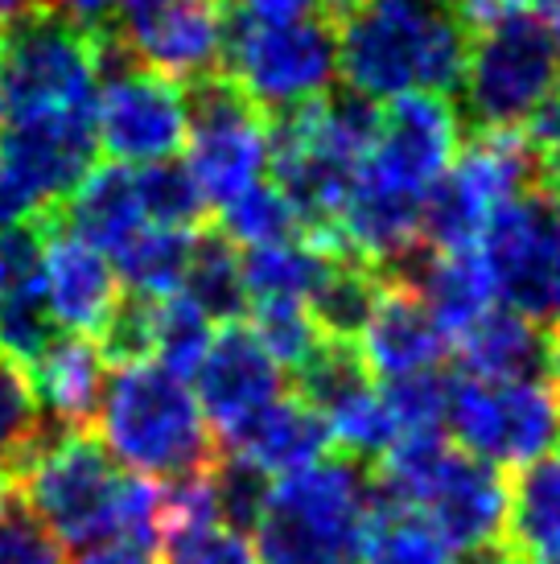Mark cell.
Wrapping results in <instances>:
<instances>
[{
    "label": "cell",
    "instance_id": "74e56055",
    "mask_svg": "<svg viewBox=\"0 0 560 564\" xmlns=\"http://www.w3.org/2000/svg\"><path fill=\"white\" fill-rule=\"evenodd\" d=\"M450 379L441 367L429 371H412L400 379H384V408L391 412V421L400 433H429L445 424V404H450Z\"/></svg>",
    "mask_w": 560,
    "mask_h": 564
},
{
    "label": "cell",
    "instance_id": "ffe728a7",
    "mask_svg": "<svg viewBox=\"0 0 560 564\" xmlns=\"http://www.w3.org/2000/svg\"><path fill=\"white\" fill-rule=\"evenodd\" d=\"M462 376L483 383H548L552 329L511 310H486L457 338Z\"/></svg>",
    "mask_w": 560,
    "mask_h": 564
},
{
    "label": "cell",
    "instance_id": "f5cc1de1",
    "mask_svg": "<svg viewBox=\"0 0 560 564\" xmlns=\"http://www.w3.org/2000/svg\"><path fill=\"white\" fill-rule=\"evenodd\" d=\"M531 564H560V552L557 556H540V561H531Z\"/></svg>",
    "mask_w": 560,
    "mask_h": 564
},
{
    "label": "cell",
    "instance_id": "d6986e66",
    "mask_svg": "<svg viewBox=\"0 0 560 564\" xmlns=\"http://www.w3.org/2000/svg\"><path fill=\"white\" fill-rule=\"evenodd\" d=\"M50 223H54V236L66 231L71 239L104 251V256L108 251L116 256L140 227H149L137 198V177L128 165H116V161L91 165L87 177L58 203Z\"/></svg>",
    "mask_w": 560,
    "mask_h": 564
},
{
    "label": "cell",
    "instance_id": "e575fe53",
    "mask_svg": "<svg viewBox=\"0 0 560 564\" xmlns=\"http://www.w3.org/2000/svg\"><path fill=\"white\" fill-rule=\"evenodd\" d=\"M206 482H211V502H215L218 528L248 535L260 523L268 490H272V474H265L260 466L244 462V457L215 449V462L206 466Z\"/></svg>",
    "mask_w": 560,
    "mask_h": 564
},
{
    "label": "cell",
    "instance_id": "1f68e13d",
    "mask_svg": "<svg viewBox=\"0 0 560 564\" xmlns=\"http://www.w3.org/2000/svg\"><path fill=\"white\" fill-rule=\"evenodd\" d=\"M137 177V198L144 210V223L153 227H170V231H198L206 219V198L194 186V177L182 161H149L140 165Z\"/></svg>",
    "mask_w": 560,
    "mask_h": 564
},
{
    "label": "cell",
    "instance_id": "ba28073f",
    "mask_svg": "<svg viewBox=\"0 0 560 564\" xmlns=\"http://www.w3.org/2000/svg\"><path fill=\"white\" fill-rule=\"evenodd\" d=\"M445 429L453 449L495 470H519L560 449V395L552 383H483L453 376Z\"/></svg>",
    "mask_w": 560,
    "mask_h": 564
},
{
    "label": "cell",
    "instance_id": "ab89813d",
    "mask_svg": "<svg viewBox=\"0 0 560 564\" xmlns=\"http://www.w3.org/2000/svg\"><path fill=\"white\" fill-rule=\"evenodd\" d=\"M0 564H71L63 544L17 495L0 511Z\"/></svg>",
    "mask_w": 560,
    "mask_h": 564
},
{
    "label": "cell",
    "instance_id": "4fadbf2b",
    "mask_svg": "<svg viewBox=\"0 0 560 564\" xmlns=\"http://www.w3.org/2000/svg\"><path fill=\"white\" fill-rule=\"evenodd\" d=\"M95 141L108 161H165L186 144L182 83L153 75L140 63L99 79L95 91Z\"/></svg>",
    "mask_w": 560,
    "mask_h": 564
},
{
    "label": "cell",
    "instance_id": "52a82bcc",
    "mask_svg": "<svg viewBox=\"0 0 560 564\" xmlns=\"http://www.w3.org/2000/svg\"><path fill=\"white\" fill-rule=\"evenodd\" d=\"M125 470L111 462L104 441L91 433H63L13 495L50 528L63 549H99L116 544V502Z\"/></svg>",
    "mask_w": 560,
    "mask_h": 564
},
{
    "label": "cell",
    "instance_id": "f6af8a7d",
    "mask_svg": "<svg viewBox=\"0 0 560 564\" xmlns=\"http://www.w3.org/2000/svg\"><path fill=\"white\" fill-rule=\"evenodd\" d=\"M540 194H545L548 203L560 206V153H548L545 158V170H540Z\"/></svg>",
    "mask_w": 560,
    "mask_h": 564
},
{
    "label": "cell",
    "instance_id": "d4e9b609",
    "mask_svg": "<svg viewBox=\"0 0 560 564\" xmlns=\"http://www.w3.org/2000/svg\"><path fill=\"white\" fill-rule=\"evenodd\" d=\"M343 251L317 248L310 239H284V243H268V248H248L239 256V272H244V289L251 301H305L313 289L326 281L330 264Z\"/></svg>",
    "mask_w": 560,
    "mask_h": 564
},
{
    "label": "cell",
    "instance_id": "8992f818",
    "mask_svg": "<svg viewBox=\"0 0 560 564\" xmlns=\"http://www.w3.org/2000/svg\"><path fill=\"white\" fill-rule=\"evenodd\" d=\"M223 75L239 83L265 116L301 108L330 91L338 75V37L330 17H305L289 25H256L227 4Z\"/></svg>",
    "mask_w": 560,
    "mask_h": 564
},
{
    "label": "cell",
    "instance_id": "30bf717a",
    "mask_svg": "<svg viewBox=\"0 0 560 564\" xmlns=\"http://www.w3.org/2000/svg\"><path fill=\"white\" fill-rule=\"evenodd\" d=\"M478 256L503 310L540 326H560V206L524 194L491 210Z\"/></svg>",
    "mask_w": 560,
    "mask_h": 564
},
{
    "label": "cell",
    "instance_id": "4dcf8cb0",
    "mask_svg": "<svg viewBox=\"0 0 560 564\" xmlns=\"http://www.w3.org/2000/svg\"><path fill=\"white\" fill-rule=\"evenodd\" d=\"M215 231L235 248H268V243H284V239H305L289 198L265 177L244 194H235L231 203L218 206Z\"/></svg>",
    "mask_w": 560,
    "mask_h": 564
},
{
    "label": "cell",
    "instance_id": "cb8c5ba5",
    "mask_svg": "<svg viewBox=\"0 0 560 564\" xmlns=\"http://www.w3.org/2000/svg\"><path fill=\"white\" fill-rule=\"evenodd\" d=\"M63 433L66 429L42 416L30 371L0 350V470L9 474V482H21Z\"/></svg>",
    "mask_w": 560,
    "mask_h": 564
},
{
    "label": "cell",
    "instance_id": "e0dca14e",
    "mask_svg": "<svg viewBox=\"0 0 560 564\" xmlns=\"http://www.w3.org/2000/svg\"><path fill=\"white\" fill-rule=\"evenodd\" d=\"M215 449L244 457L265 474H293L334 454V437L330 424L297 395H277L272 404L215 433Z\"/></svg>",
    "mask_w": 560,
    "mask_h": 564
},
{
    "label": "cell",
    "instance_id": "681fc988",
    "mask_svg": "<svg viewBox=\"0 0 560 564\" xmlns=\"http://www.w3.org/2000/svg\"><path fill=\"white\" fill-rule=\"evenodd\" d=\"M346 4H351V0H322V9H326V17H330V21H334V17L343 13Z\"/></svg>",
    "mask_w": 560,
    "mask_h": 564
},
{
    "label": "cell",
    "instance_id": "c3c4849f",
    "mask_svg": "<svg viewBox=\"0 0 560 564\" xmlns=\"http://www.w3.org/2000/svg\"><path fill=\"white\" fill-rule=\"evenodd\" d=\"M524 4H528L531 13H536V9H545V13H557V9H560V0H524Z\"/></svg>",
    "mask_w": 560,
    "mask_h": 564
},
{
    "label": "cell",
    "instance_id": "d6a6232c",
    "mask_svg": "<svg viewBox=\"0 0 560 564\" xmlns=\"http://www.w3.org/2000/svg\"><path fill=\"white\" fill-rule=\"evenodd\" d=\"M358 564H453V552L441 544V535L420 511L375 507Z\"/></svg>",
    "mask_w": 560,
    "mask_h": 564
},
{
    "label": "cell",
    "instance_id": "5bb4252c",
    "mask_svg": "<svg viewBox=\"0 0 560 564\" xmlns=\"http://www.w3.org/2000/svg\"><path fill=\"white\" fill-rule=\"evenodd\" d=\"M111 25L144 70L190 83L223 63L227 0H125Z\"/></svg>",
    "mask_w": 560,
    "mask_h": 564
},
{
    "label": "cell",
    "instance_id": "4316f807",
    "mask_svg": "<svg viewBox=\"0 0 560 564\" xmlns=\"http://www.w3.org/2000/svg\"><path fill=\"white\" fill-rule=\"evenodd\" d=\"M182 297L190 305H198L218 326H231V322L248 314V289H244V272H239V251H235V243L218 236L215 227L194 231Z\"/></svg>",
    "mask_w": 560,
    "mask_h": 564
},
{
    "label": "cell",
    "instance_id": "9c48e42d",
    "mask_svg": "<svg viewBox=\"0 0 560 564\" xmlns=\"http://www.w3.org/2000/svg\"><path fill=\"white\" fill-rule=\"evenodd\" d=\"M190 132L186 170L206 206L231 203L268 170V116L223 70L182 83Z\"/></svg>",
    "mask_w": 560,
    "mask_h": 564
},
{
    "label": "cell",
    "instance_id": "277c9868",
    "mask_svg": "<svg viewBox=\"0 0 560 564\" xmlns=\"http://www.w3.org/2000/svg\"><path fill=\"white\" fill-rule=\"evenodd\" d=\"M557 83L560 58L548 21L531 9H519L486 30L470 33L466 70L457 83L466 99L457 120H466L474 132L524 128V120L545 104Z\"/></svg>",
    "mask_w": 560,
    "mask_h": 564
},
{
    "label": "cell",
    "instance_id": "ac0fdd59",
    "mask_svg": "<svg viewBox=\"0 0 560 564\" xmlns=\"http://www.w3.org/2000/svg\"><path fill=\"white\" fill-rule=\"evenodd\" d=\"M358 350H363L371 376L400 379L412 376V371L441 367L445 350H450V338L437 329L433 314L424 310V301L412 289L384 284L371 322L358 334Z\"/></svg>",
    "mask_w": 560,
    "mask_h": 564
},
{
    "label": "cell",
    "instance_id": "d590c367",
    "mask_svg": "<svg viewBox=\"0 0 560 564\" xmlns=\"http://www.w3.org/2000/svg\"><path fill=\"white\" fill-rule=\"evenodd\" d=\"M251 334L265 346L280 371H293L310 359V350L322 343V334L313 326L310 310L301 301H251Z\"/></svg>",
    "mask_w": 560,
    "mask_h": 564
},
{
    "label": "cell",
    "instance_id": "7dc6e473",
    "mask_svg": "<svg viewBox=\"0 0 560 564\" xmlns=\"http://www.w3.org/2000/svg\"><path fill=\"white\" fill-rule=\"evenodd\" d=\"M9 499H13V482H9V474L0 470V511L9 507Z\"/></svg>",
    "mask_w": 560,
    "mask_h": 564
},
{
    "label": "cell",
    "instance_id": "7402d4cb",
    "mask_svg": "<svg viewBox=\"0 0 560 564\" xmlns=\"http://www.w3.org/2000/svg\"><path fill=\"white\" fill-rule=\"evenodd\" d=\"M42 276H46L54 322L71 334H83V338L104 326V317L111 314V305L120 297V281H116V268L108 256L71 236H50Z\"/></svg>",
    "mask_w": 560,
    "mask_h": 564
},
{
    "label": "cell",
    "instance_id": "2e32d148",
    "mask_svg": "<svg viewBox=\"0 0 560 564\" xmlns=\"http://www.w3.org/2000/svg\"><path fill=\"white\" fill-rule=\"evenodd\" d=\"M194 383H198L194 400L203 408L206 424H215V433H223L235 421L251 416L256 408L272 404L284 392V371L244 322H231L211 338V350L203 367L194 371Z\"/></svg>",
    "mask_w": 560,
    "mask_h": 564
},
{
    "label": "cell",
    "instance_id": "bcb514c9",
    "mask_svg": "<svg viewBox=\"0 0 560 564\" xmlns=\"http://www.w3.org/2000/svg\"><path fill=\"white\" fill-rule=\"evenodd\" d=\"M548 383H552V392L560 395V326L552 329V371H548Z\"/></svg>",
    "mask_w": 560,
    "mask_h": 564
},
{
    "label": "cell",
    "instance_id": "3957f363",
    "mask_svg": "<svg viewBox=\"0 0 560 564\" xmlns=\"http://www.w3.org/2000/svg\"><path fill=\"white\" fill-rule=\"evenodd\" d=\"M95 433L111 462L144 478H186L215 462V433L186 379L157 362L108 371Z\"/></svg>",
    "mask_w": 560,
    "mask_h": 564
},
{
    "label": "cell",
    "instance_id": "6da1fadb",
    "mask_svg": "<svg viewBox=\"0 0 560 564\" xmlns=\"http://www.w3.org/2000/svg\"><path fill=\"white\" fill-rule=\"evenodd\" d=\"M338 75L367 99L457 91L470 33L445 0H351L334 17Z\"/></svg>",
    "mask_w": 560,
    "mask_h": 564
},
{
    "label": "cell",
    "instance_id": "f1b7e54d",
    "mask_svg": "<svg viewBox=\"0 0 560 564\" xmlns=\"http://www.w3.org/2000/svg\"><path fill=\"white\" fill-rule=\"evenodd\" d=\"M194 248V231H170V227H140L125 248L116 251V281L128 284V293L149 301H165L182 293Z\"/></svg>",
    "mask_w": 560,
    "mask_h": 564
},
{
    "label": "cell",
    "instance_id": "9a60e30c",
    "mask_svg": "<svg viewBox=\"0 0 560 564\" xmlns=\"http://www.w3.org/2000/svg\"><path fill=\"white\" fill-rule=\"evenodd\" d=\"M420 516L450 552H474L503 540L507 523V474L478 457L450 449L433 486L420 499Z\"/></svg>",
    "mask_w": 560,
    "mask_h": 564
},
{
    "label": "cell",
    "instance_id": "f907efd6",
    "mask_svg": "<svg viewBox=\"0 0 560 564\" xmlns=\"http://www.w3.org/2000/svg\"><path fill=\"white\" fill-rule=\"evenodd\" d=\"M548 30H552V46H557V58H560V9L552 13V25H548Z\"/></svg>",
    "mask_w": 560,
    "mask_h": 564
},
{
    "label": "cell",
    "instance_id": "60d3db41",
    "mask_svg": "<svg viewBox=\"0 0 560 564\" xmlns=\"http://www.w3.org/2000/svg\"><path fill=\"white\" fill-rule=\"evenodd\" d=\"M227 4L256 25H289V21H305V17H326L322 0H227Z\"/></svg>",
    "mask_w": 560,
    "mask_h": 564
},
{
    "label": "cell",
    "instance_id": "f35d334b",
    "mask_svg": "<svg viewBox=\"0 0 560 564\" xmlns=\"http://www.w3.org/2000/svg\"><path fill=\"white\" fill-rule=\"evenodd\" d=\"M157 552H161V564H256L248 535L227 532L218 523L186 528V532H165Z\"/></svg>",
    "mask_w": 560,
    "mask_h": 564
},
{
    "label": "cell",
    "instance_id": "816d5d0a",
    "mask_svg": "<svg viewBox=\"0 0 560 564\" xmlns=\"http://www.w3.org/2000/svg\"><path fill=\"white\" fill-rule=\"evenodd\" d=\"M4 116H9V99H4V70H0V124H4Z\"/></svg>",
    "mask_w": 560,
    "mask_h": 564
},
{
    "label": "cell",
    "instance_id": "7c38bea8",
    "mask_svg": "<svg viewBox=\"0 0 560 564\" xmlns=\"http://www.w3.org/2000/svg\"><path fill=\"white\" fill-rule=\"evenodd\" d=\"M457 108L445 95H400L379 108L375 144L358 177L375 186L420 198L457 158Z\"/></svg>",
    "mask_w": 560,
    "mask_h": 564
},
{
    "label": "cell",
    "instance_id": "b9f144b4",
    "mask_svg": "<svg viewBox=\"0 0 560 564\" xmlns=\"http://www.w3.org/2000/svg\"><path fill=\"white\" fill-rule=\"evenodd\" d=\"M519 132L528 137L531 149H536L540 158H548V153H560V83L552 87V95H548L545 104H540V108L524 120V128H519Z\"/></svg>",
    "mask_w": 560,
    "mask_h": 564
},
{
    "label": "cell",
    "instance_id": "ee69618b",
    "mask_svg": "<svg viewBox=\"0 0 560 564\" xmlns=\"http://www.w3.org/2000/svg\"><path fill=\"white\" fill-rule=\"evenodd\" d=\"M71 564H149V556L137 549H125V544H99V549H87Z\"/></svg>",
    "mask_w": 560,
    "mask_h": 564
},
{
    "label": "cell",
    "instance_id": "5b68a950",
    "mask_svg": "<svg viewBox=\"0 0 560 564\" xmlns=\"http://www.w3.org/2000/svg\"><path fill=\"white\" fill-rule=\"evenodd\" d=\"M0 70L9 116L95 108V25H78L46 4H25L0 25Z\"/></svg>",
    "mask_w": 560,
    "mask_h": 564
},
{
    "label": "cell",
    "instance_id": "7bdbcfd3",
    "mask_svg": "<svg viewBox=\"0 0 560 564\" xmlns=\"http://www.w3.org/2000/svg\"><path fill=\"white\" fill-rule=\"evenodd\" d=\"M33 4H46L78 25H108V21H116L125 0H33Z\"/></svg>",
    "mask_w": 560,
    "mask_h": 564
},
{
    "label": "cell",
    "instance_id": "836d02e7",
    "mask_svg": "<svg viewBox=\"0 0 560 564\" xmlns=\"http://www.w3.org/2000/svg\"><path fill=\"white\" fill-rule=\"evenodd\" d=\"M215 338V322L190 305L182 293L157 301L153 314V359L161 371H170L177 379H194V371L203 367L206 350Z\"/></svg>",
    "mask_w": 560,
    "mask_h": 564
},
{
    "label": "cell",
    "instance_id": "7a4b0ae2",
    "mask_svg": "<svg viewBox=\"0 0 560 564\" xmlns=\"http://www.w3.org/2000/svg\"><path fill=\"white\" fill-rule=\"evenodd\" d=\"M371 466L326 454L280 474L256 532V564H358L371 528Z\"/></svg>",
    "mask_w": 560,
    "mask_h": 564
},
{
    "label": "cell",
    "instance_id": "44dd1931",
    "mask_svg": "<svg viewBox=\"0 0 560 564\" xmlns=\"http://www.w3.org/2000/svg\"><path fill=\"white\" fill-rule=\"evenodd\" d=\"M30 383L46 421L66 433H91L108 383V362L99 359L91 338L58 334L46 355L30 367Z\"/></svg>",
    "mask_w": 560,
    "mask_h": 564
},
{
    "label": "cell",
    "instance_id": "83f0119b",
    "mask_svg": "<svg viewBox=\"0 0 560 564\" xmlns=\"http://www.w3.org/2000/svg\"><path fill=\"white\" fill-rule=\"evenodd\" d=\"M284 379L293 383L297 400L313 408L322 421L334 416L338 408H346L351 400L371 392V371H367L358 343H334V338H322L310 350V359L293 367Z\"/></svg>",
    "mask_w": 560,
    "mask_h": 564
},
{
    "label": "cell",
    "instance_id": "484cf974",
    "mask_svg": "<svg viewBox=\"0 0 560 564\" xmlns=\"http://www.w3.org/2000/svg\"><path fill=\"white\" fill-rule=\"evenodd\" d=\"M384 293V276L371 264H363L355 256H338L330 264L326 281L313 289V297L305 301L313 326L322 338L334 343H358V334L367 329L375 314V301Z\"/></svg>",
    "mask_w": 560,
    "mask_h": 564
},
{
    "label": "cell",
    "instance_id": "8fae6325",
    "mask_svg": "<svg viewBox=\"0 0 560 564\" xmlns=\"http://www.w3.org/2000/svg\"><path fill=\"white\" fill-rule=\"evenodd\" d=\"M95 108L17 116L0 124V170L37 215L58 210L95 165Z\"/></svg>",
    "mask_w": 560,
    "mask_h": 564
},
{
    "label": "cell",
    "instance_id": "f546056e",
    "mask_svg": "<svg viewBox=\"0 0 560 564\" xmlns=\"http://www.w3.org/2000/svg\"><path fill=\"white\" fill-rule=\"evenodd\" d=\"M54 338H58V322L50 314L46 276L30 272V276L0 281V350L30 371Z\"/></svg>",
    "mask_w": 560,
    "mask_h": 564
},
{
    "label": "cell",
    "instance_id": "603a6c76",
    "mask_svg": "<svg viewBox=\"0 0 560 564\" xmlns=\"http://www.w3.org/2000/svg\"><path fill=\"white\" fill-rule=\"evenodd\" d=\"M503 544L519 564L560 552V449L507 470Z\"/></svg>",
    "mask_w": 560,
    "mask_h": 564
},
{
    "label": "cell",
    "instance_id": "8d00e7d4",
    "mask_svg": "<svg viewBox=\"0 0 560 564\" xmlns=\"http://www.w3.org/2000/svg\"><path fill=\"white\" fill-rule=\"evenodd\" d=\"M153 314L157 301L137 297V293H120L104 326L95 329V350L108 362V371L120 367H140L153 359Z\"/></svg>",
    "mask_w": 560,
    "mask_h": 564
}]
</instances>
